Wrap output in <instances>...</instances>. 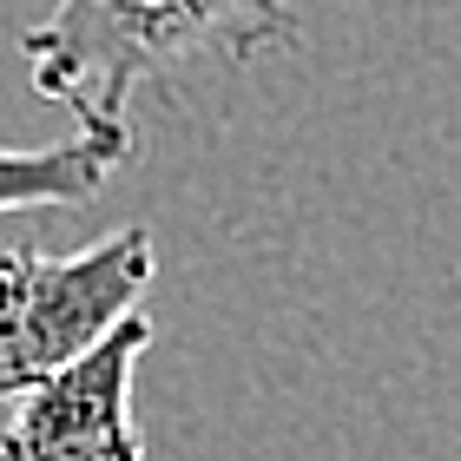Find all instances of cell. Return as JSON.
I'll list each match as a JSON object with an SVG mask.
<instances>
[{"label":"cell","mask_w":461,"mask_h":461,"mask_svg":"<svg viewBox=\"0 0 461 461\" xmlns=\"http://www.w3.org/2000/svg\"><path fill=\"white\" fill-rule=\"evenodd\" d=\"M297 40L290 0H53L14 40L40 99L67 106L79 132H125L145 86L185 67H250Z\"/></svg>","instance_id":"1"},{"label":"cell","mask_w":461,"mask_h":461,"mask_svg":"<svg viewBox=\"0 0 461 461\" xmlns=\"http://www.w3.org/2000/svg\"><path fill=\"white\" fill-rule=\"evenodd\" d=\"M158 277L152 230L125 224L86 250H0V402H14L27 383L53 375L59 363L86 356L113 323L145 303Z\"/></svg>","instance_id":"2"},{"label":"cell","mask_w":461,"mask_h":461,"mask_svg":"<svg viewBox=\"0 0 461 461\" xmlns=\"http://www.w3.org/2000/svg\"><path fill=\"white\" fill-rule=\"evenodd\" d=\"M145 349L152 317L132 310L86 356L27 383L0 422V461H145V435L132 422V369Z\"/></svg>","instance_id":"3"},{"label":"cell","mask_w":461,"mask_h":461,"mask_svg":"<svg viewBox=\"0 0 461 461\" xmlns=\"http://www.w3.org/2000/svg\"><path fill=\"white\" fill-rule=\"evenodd\" d=\"M125 158H132V125L125 132H73L59 145H0V218L93 204L119 178Z\"/></svg>","instance_id":"4"}]
</instances>
